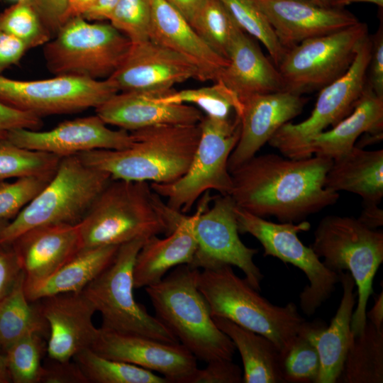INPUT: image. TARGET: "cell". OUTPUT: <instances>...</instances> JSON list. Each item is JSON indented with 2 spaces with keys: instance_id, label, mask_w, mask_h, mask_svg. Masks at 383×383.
Masks as SVG:
<instances>
[{
  "instance_id": "f35d334b",
  "label": "cell",
  "mask_w": 383,
  "mask_h": 383,
  "mask_svg": "<svg viewBox=\"0 0 383 383\" xmlns=\"http://www.w3.org/2000/svg\"><path fill=\"white\" fill-rule=\"evenodd\" d=\"M41 333H30L4 352L11 382L39 383L43 372L42 358L45 345Z\"/></svg>"
},
{
  "instance_id": "60d3db41",
  "label": "cell",
  "mask_w": 383,
  "mask_h": 383,
  "mask_svg": "<svg viewBox=\"0 0 383 383\" xmlns=\"http://www.w3.org/2000/svg\"><path fill=\"white\" fill-rule=\"evenodd\" d=\"M0 28L28 49L46 44L51 34L28 1H17L0 13Z\"/></svg>"
},
{
  "instance_id": "d6a6232c",
  "label": "cell",
  "mask_w": 383,
  "mask_h": 383,
  "mask_svg": "<svg viewBox=\"0 0 383 383\" xmlns=\"http://www.w3.org/2000/svg\"><path fill=\"white\" fill-rule=\"evenodd\" d=\"M24 274L0 304V348L4 353L16 340L30 333L43 334L48 329L39 305L33 306L26 297Z\"/></svg>"
},
{
  "instance_id": "7402d4cb",
  "label": "cell",
  "mask_w": 383,
  "mask_h": 383,
  "mask_svg": "<svg viewBox=\"0 0 383 383\" xmlns=\"http://www.w3.org/2000/svg\"><path fill=\"white\" fill-rule=\"evenodd\" d=\"M11 244L24 274L25 285L44 280L82 250L78 224L37 226Z\"/></svg>"
},
{
  "instance_id": "4dcf8cb0",
  "label": "cell",
  "mask_w": 383,
  "mask_h": 383,
  "mask_svg": "<svg viewBox=\"0 0 383 383\" xmlns=\"http://www.w3.org/2000/svg\"><path fill=\"white\" fill-rule=\"evenodd\" d=\"M213 318L240 353L243 383H284L280 368V351L272 341L226 318Z\"/></svg>"
},
{
  "instance_id": "b9f144b4",
  "label": "cell",
  "mask_w": 383,
  "mask_h": 383,
  "mask_svg": "<svg viewBox=\"0 0 383 383\" xmlns=\"http://www.w3.org/2000/svg\"><path fill=\"white\" fill-rule=\"evenodd\" d=\"M151 17L150 0H119L109 20L135 44L150 39Z\"/></svg>"
},
{
  "instance_id": "816d5d0a",
  "label": "cell",
  "mask_w": 383,
  "mask_h": 383,
  "mask_svg": "<svg viewBox=\"0 0 383 383\" xmlns=\"http://www.w3.org/2000/svg\"><path fill=\"white\" fill-rule=\"evenodd\" d=\"M179 11L190 25L194 27L208 0H165Z\"/></svg>"
},
{
  "instance_id": "484cf974",
  "label": "cell",
  "mask_w": 383,
  "mask_h": 383,
  "mask_svg": "<svg viewBox=\"0 0 383 383\" xmlns=\"http://www.w3.org/2000/svg\"><path fill=\"white\" fill-rule=\"evenodd\" d=\"M218 79L241 101L256 94L284 91L281 75L252 38L243 30L232 45L228 64Z\"/></svg>"
},
{
  "instance_id": "11a10c76",
  "label": "cell",
  "mask_w": 383,
  "mask_h": 383,
  "mask_svg": "<svg viewBox=\"0 0 383 383\" xmlns=\"http://www.w3.org/2000/svg\"><path fill=\"white\" fill-rule=\"evenodd\" d=\"M97 0H68L67 9L63 18V24L68 20L83 16L96 3Z\"/></svg>"
},
{
  "instance_id": "ba28073f",
  "label": "cell",
  "mask_w": 383,
  "mask_h": 383,
  "mask_svg": "<svg viewBox=\"0 0 383 383\" xmlns=\"http://www.w3.org/2000/svg\"><path fill=\"white\" fill-rule=\"evenodd\" d=\"M131 46L111 23H89L78 16L66 21L45 44L44 57L55 76L103 80L118 69Z\"/></svg>"
},
{
  "instance_id": "30bf717a",
  "label": "cell",
  "mask_w": 383,
  "mask_h": 383,
  "mask_svg": "<svg viewBox=\"0 0 383 383\" xmlns=\"http://www.w3.org/2000/svg\"><path fill=\"white\" fill-rule=\"evenodd\" d=\"M199 125V140L185 174L170 183L150 184L155 193L166 199L170 208L182 213L189 211L206 192L216 190L227 195L232 186L228 161L240 137V117L235 114L220 119L204 115Z\"/></svg>"
},
{
  "instance_id": "ab89813d",
  "label": "cell",
  "mask_w": 383,
  "mask_h": 383,
  "mask_svg": "<svg viewBox=\"0 0 383 383\" xmlns=\"http://www.w3.org/2000/svg\"><path fill=\"white\" fill-rule=\"evenodd\" d=\"M320 366L316 347L300 330L280 352V368L284 383H316Z\"/></svg>"
},
{
  "instance_id": "ac0fdd59",
  "label": "cell",
  "mask_w": 383,
  "mask_h": 383,
  "mask_svg": "<svg viewBox=\"0 0 383 383\" xmlns=\"http://www.w3.org/2000/svg\"><path fill=\"white\" fill-rule=\"evenodd\" d=\"M91 349L102 357L157 372L170 383H187L198 368L196 357L179 343H169L102 328Z\"/></svg>"
},
{
  "instance_id": "836d02e7",
  "label": "cell",
  "mask_w": 383,
  "mask_h": 383,
  "mask_svg": "<svg viewBox=\"0 0 383 383\" xmlns=\"http://www.w3.org/2000/svg\"><path fill=\"white\" fill-rule=\"evenodd\" d=\"M88 382L170 383L163 376L132 364L102 357L87 348L74 357Z\"/></svg>"
},
{
  "instance_id": "52a82bcc",
  "label": "cell",
  "mask_w": 383,
  "mask_h": 383,
  "mask_svg": "<svg viewBox=\"0 0 383 383\" xmlns=\"http://www.w3.org/2000/svg\"><path fill=\"white\" fill-rule=\"evenodd\" d=\"M311 248L319 258H324L326 267L337 273L347 270L353 277L357 302L351 330L353 336L359 335L367 322L373 280L383 262L382 231L370 229L354 217L328 215L318 224Z\"/></svg>"
},
{
  "instance_id": "277c9868",
  "label": "cell",
  "mask_w": 383,
  "mask_h": 383,
  "mask_svg": "<svg viewBox=\"0 0 383 383\" xmlns=\"http://www.w3.org/2000/svg\"><path fill=\"white\" fill-rule=\"evenodd\" d=\"M199 270L181 265L160 282L145 288L155 317L197 360H233L235 347L216 325L199 290Z\"/></svg>"
},
{
  "instance_id": "9a60e30c",
  "label": "cell",
  "mask_w": 383,
  "mask_h": 383,
  "mask_svg": "<svg viewBox=\"0 0 383 383\" xmlns=\"http://www.w3.org/2000/svg\"><path fill=\"white\" fill-rule=\"evenodd\" d=\"M117 92L116 86L108 79L59 75L23 81L0 74V103L40 118L96 109Z\"/></svg>"
},
{
  "instance_id": "cb8c5ba5",
  "label": "cell",
  "mask_w": 383,
  "mask_h": 383,
  "mask_svg": "<svg viewBox=\"0 0 383 383\" xmlns=\"http://www.w3.org/2000/svg\"><path fill=\"white\" fill-rule=\"evenodd\" d=\"M150 1V40L192 62L199 70L203 82L218 80L228 60L207 45L183 15L165 0Z\"/></svg>"
},
{
  "instance_id": "7bdbcfd3",
  "label": "cell",
  "mask_w": 383,
  "mask_h": 383,
  "mask_svg": "<svg viewBox=\"0 0 383 383\" xmlns=\"http://www.w3.org/2000/svg\"><path fill=\"white\" fill-rule=\"evenodd\" d=\"M55 173L18 178L12 183L0 182V218L13 219L48 184Z\"/></svg>"
},
{
  "instance_id": "603a6c76",
  "label": "cell",
  "mask_w": 383,
  "mask_h": 383,
  "mask_svg": "<svg viewBox=\"0 0 383 383\" xmlns=\"http://www.w3.org/2000/svg\"><path fill=\"white\" fill-rule=\"evenodd\" d=\"M166 95L118 91L97 106L96 114L107 125L129 132L158 125L199 123L204 116L199 109L189 104L164 103L157 99Z\"/></svg>"
},
{
  "instance_id": "d4e9b609",
  "label": "cell",
  "mask_w": 383,
  "mask_h": 383,
  "mask_svg": "<svg viewBox=\"0 0 383 383\" xmlns=\"http://www.w3.org/2000/svg\"><path fill=\"white\" fill-rule=\"evenodd\" d=\"M343 296L328 327L321 321L305 322L300 328L315 345L320 357V371L316 383H336L343 370L353 334L351 320L356 303L355 282L350 274L338 272Z\"/></svg>"
},
{
  "instance_id": "680465c9",
  "label": "cell",
  "mask_w": 383,
  "mask_h": 383,
  "mask_svg": "<svg viewBox=\"0 0 383 383\" xmlns=\"http://www.w3.org/2000/svg\"><path fill=\"white\" fill-rule=\"evenodd\" d=\"M11 382L4 353L0 348V383Z\"/></svg>"
},
{
  "instance_id": "c3c4849f",
  "label": "cell",
  "mask_w": 383,
  "mask_h": 383,
  "mask_svg": "<svg viewBox=\"0 0 383 383\" xmlns=\"http://www.w3.org/2000/svg\"><path fill=\"white\" fill-rule=\"evenodd\" d=\"M52 360V363L43 366L41 382L88 383L86 377L73 359L68 361Z\"/></svg>"
},
{
  "instance_id": "3957f363",
  "label": "cell",
  "mask_w": 383,
  "mask_h": 383,
  "mask_svg": "<svg viewBox=\"0 0 383 383\" xmlns=\"http://www.w3.org/2000/svg\"><path fill=\"white\" fill-rule=\"evenodd\" d=\"M82 250L170 234V208L148 182L111 179L78 224Z\"/></svg>"
},
{
  "instance_id": "4fadbf2b",
  "label": "cell",
  "mask_w": 383,
  "mask_h": 383,
  "mask_svg": "<svg viewBox=\"0 0 383 383\" xmlns=\"http://www.w3.org/2000/svg\"><path fill=\"white\" fill-rule=\"evenodd\" d=\"M368 35L367 25L358 22L287 50L277 66L284 91L301 95L331 84L347 72Z\"/></svg>"
},
{
  "instance_id": "9f6ffc18",
  "label": "cell",
  "mask_w": 383,
  "mask_h": 383,
  "mask_svg": "<svg viewBox=\"0 0 383 383\" xmlns=\"http://www.w3.org/2000/svg\"><path fill=\"white\" fill-rule=\"evenodd\" d=\"M367 320L377 328H383V292L377 296L374 304L369 312H366Z\"/></svg>"
},
{
  "instance_id": "f5cc1de1",
  "label": "cell",
  "mask_w": 383,
  "mask_h": 383,
  "mask_svg": "<svg viewBox=\"0 0 383 383\" xmlns=\"http://www.w3.org/2000/svg\"><path fill=\"white\" fill-rule=\"evenodd\" d=\"M119 0H97L94 5L84 15L87 21L109 20Z\"/></svg>"
},
{
  "instance_id": "bcb514c9",
  "label": "cell",
  "mask_w": 383,
  "mask_h": 383,
  "mask_svg": "<svg viewBox=\"0 0 383 383\" xmlns=\"http://www.w3.org/2000/svg\"><path fill=\"white\" fill-rule=\"evenodd\" d=\"M371 52L367 67V84L383 99V24L382 18L375 34L371 37Z\"/></svg>"
},
{
  "instance_id": "f6af8a7d",
  "label": "cell",
  "mask_w": 383,
  "mask_h": 383,
  "mask_svg": "<svg viewBox=\"0 0 383 383\" xmlns=\"http://www.w3.org/2000/svg\"><path fill=\"white\" fill-rule=\"evenodd\" d=\"M43 126L40 117L0 103V139H6L9 132L12 130L38 131Z\"/></svg>"
},
{
  "instance_id": "5bb4252c",
  "label": "cell",
  "mask_w": 383,
  "mask_h": 383,
  "mask_svg": "<svg viewBox=\"0 0 383 383\" xmlns=\"http://www.w3.org/2000/svg\"><path fill=\"white\" fill-rule=\"evenodd\" d=\"M207 203L208 200L204 198L192 216L196 249L189 265L198 270L226 265L235 266L244 272L248 282L260 292L263 274L253 261L258 250L249 248L241 241L234 201L227 194L216 198L208 209Z\"/></svg>"
},
{
  "instance_id": "f546056e",
  "label": "cell",
  "mask_w": 383,
  "mask_h": 383,
  "mask_svg": "<svg viewBox=\"0 0 383 383\" xmlns=\"http://www.w3.org/2000/svg\"><path fill=\"white\" fill-rule=\"evenodd\" d=\"M120 245L82 249L44 280L25 285L30 302L67 293H79L111 262Z\"/></svg>"
},
{
  "instance_id": "db71d44e",
  "label": "cell",
  "mask_w": 383,
  "mask_h": 383,
  "mask_svg": "<svg viewBox=\"0 0 383 383\" xmlns=\"http://www.w3.org/2000/svg\"><path fill=\"white\" fill-rule=\"evenodd\" d=\"M360 216L357 218L370 229H377L383 225V210L377 204H364Z\"/></svg>"
},
{
  "instance_id": "d6986e66",
  "label": "cell",
  "mask_w": 383,
  "mask_h": 383,
  "mask_svg": "<svg viewBox=\"0 0 383 383\" xmlns=\"http://www.w3.org/2000/svg\"><path fill=\"white\" fill-rule=\"evenodd\" d=\"M262 11L285 50L301 42L357 23L344 9L311 0H252Z\"/></svg>"
},
{
  "instance_id": "7a4b0ae2",
  "label": "cell",
  "mask_w": 383,
  "mask_h": 383,
  "mask_svg": "<svg viewBox=\"0 0 383 383\" xmlns=\"http://www.w3.org/2000/svg\"><path fill=\"white\" fill-rule=\"evenodd\" d=\"M133 142L122 150H95L77 155L112 179L167 184L187 171L201 129L196 124H165L130 132Z\"/></svg>"
},
{
  "instance_id": "ffe728a7",
  "label": "cell",
  "mask_w": 383,
  "mask_h": 383,
  "mask_svg": "<svg viewBox=\"0 0 383 383\" xmlns=\"http://www.w3.org/2000/svg\"><path fill=\"white\" fill-rule=\"evenodd\" d=\"M307 102L300 94L281 91L242 101L240 133L228 161L230 172L254 157L284 124L299 115Z\"/></svg>"
},
{
  "instance_id": "8fae6325",
  "label": "cell",
  "mask_w": 383,
  "mask_h": 383,
  "mask_svg": "<svg viewBox=\"0 0 383 383\" xmlns=\"http://www.w3.org/2000/svg\"><path fill=\"white\" fill-rule=\"evenodd\" d=\"M239 233L255 237L264 249V256L275 257L301 270L309 284L299 294V305L308 315L328 300L339 282L338 273L326 267L311 247H306L297 234L310 229L308 221L274 223L235 206Z\"/></svg>"
},
{
  "instance_id": "4316f807",
  "label": "cell",
  "mask_w": 383,
  "mask_h": 383,
  "mask_svg": "<svg viewBox=\"0 0 383 383\" xmlns=\"http://www.w3.org/2000/svg\"><path fill=\"white\" fill-rule=\"evenodd\" d=\"M196 249L192 216L184 214L167 237L160 238L152 235L145 239L133 265L134 288H145L154 284L171 268L190 265Z\"/></svg>"
},
{
  "instance_id": "7dc6e473",
  "label": "cell",
  "mask_w": 383,
  "mask_h": 383,
  "mask_svg": "<svg viewBox=\"0 0 383 383\" xmlns=\"http://www.w3.org/2000/svg\"><path fill=\"white\" fill-rule=\"evenodd\" d=\"M23 272L11 244H0V304Z\"/></svg>"
},
{
  "instance_id": "7c38bea8",
  "label": "cell",
  "mask_w": 383,
  "mask_h": 383,
  "mask_svg": "<svg viewBox=\"0 0 383 383\" xmlns=\"http://www.w3.org/2000/svg\"><path fill=\"white\" fill-rule=\"evenodd\" d=\"M368 35L359 45L355 57L347 72L320 90L311 115L304 121L284 124L269 140V144L288 158L311 157V140L334 126L354 109L365 89L371 52Z\"/></svg>"
},
{
  "instance_id": "1f68e13d",
  "label": "cell",
  "mask_w": 383,
  "mask_h": 383,
  "mask_svg": "<svg viewBox=\"0 0 383 383\" xmlns=\"http://www.w3.org/2000/svg\"><path fill=\"white\" fill-rule=\"evenodd\" d=\"M337 382H383V328L367 320L363 331L353 336Z\"/></svg>"
},
{
  "instance_id": "6f0895ef",
  "label": "cell",
  "mask_w": 383,
  "mask_h": 383,
  "mask_svg": "<svg viewBox=\"0 0 383 383\" xmlns=\"http://www.w3.org/2000/svg\"><path fill=\"white\" fill-rule=\"evenodd\" d=\"M357 3H371L377 5L381 9L383 8V0H332L328 5L333 7L344 8Z\"/></svg>"
},
{
  "instance_id": "9c48e42d",
  "label": "cell",
  "mask_w": 383,
  "mask_h": 383,
  "mask_svg": "<svg viewBox=\"0 0 383 383\" xmlns=\"http://www.w3.org/2000/svg\"><path fill=\"white\" fill-rule=\"evenodd\" d=\"M145 240L136 239L121 245L109 266L82 292L101 313V328L177 343V338L134 298L133 265Z\"/></svg>"
},
{
  "instance_id": "74e56055",
  "label": "cell",
  "mask_w": 383,
  "mask_h": 383,
  "mask_svg": "<svg viewBox=\"0 0 383 383\" xmlns=\"http://www.w3.org/2000/svg\"><path fill=\"white\" fill-rule=\"evenodd\" d=\"M220 1L228 10L239 28L264 45L271 60L277 67L286 50L262 11L252 0Z\"/></svg>"
},
{
  "instance_id": "91938a15",
  "label": "cell",
  "mask_w": 383,
  "mask_h": 383,
  "mask_svg": "<svg viewBox=\"0 0 383 383\" xmlns=\"http://www.w3.org/2000/svg\"><path fill=\"white\" fill-rule=\"evenodd\" d=\"M10 221L7 219H1L0 218V234L1 231L4 230V228L6 226V225L9 223Z\"/></svg>"
},
{
  "instance_id": "2e32d148",
  "label": "cell",
  "mask_w": 383,
  "mask_h": 383,
  "mask_svg": "<svg viewBox=\"0 0 383 383\" xmlns=\"http://www.w3.org/2000/svg\"><path fill=\"white\" fill-rule=\"evenodd\" d=\"M190 79L202 81L192 62L150 39L132 44L123 63L108 78L118 91L165 94L174 91V85Z\"/></svg>"
},
{
  "instance_id": "6da1fadb",
  "label": "cell",
  "mask_w": 383,
  "mask_h": 383,
  "mask_svg": "<svg viewBox=\"0 0 383 383\" xmlns=\"http://www.w3.org/2000/svg\"><path fill=\"white\" fill-rule=\"evenodd\" d=\"M332 161L316 155H255L231 172L228 195L238 207L254 215L298 223L338 201V192L324 188Z\"/></svg>"
},
{
  "instance_id": "e575fe53",
  "label": "cell",
  "mask_w": 383,
  "mask_h": 383,
  "mask_svg": "<svg viewBox=\"0 0 383 383\" xmlns=\"http://www.w3.org/2000/svg\"><path fill=\"white\" fill-rule=\"evenodd\" d=\"M211 86L173 91L157 99L164 103L194 105L204 115L220 119L240 116L243 104L237 95L218 79Z\"/></svg>"
},
{
  "instance_id": "681fc988",
  "label": "cell",
  "mask_w": 383,
  "mask_h": 383,
  "mask_svg": "<svg viewBox=\"0 0 383 383\" xmlns=\"http://www.w3.org/2000/svg\"><path fill=\"white\" fill-rule=\"evenodd\" d=\"M43 24L51 35L63 25L68 0H29Z\"/></svg>"
},
{
  "instance_id": "5b68a950",
  "label": "cell",
  "mask_w": 383,
  "mask_h": 383,
  "mask_svg": "<svg viewBox=\"0 0 383 383\" xmlns=\"http://www.w3.org/2000/svg\"><path fill=\"white\" fill-rule=\"evenodd\" d=\"M197 284L208 302L212 316L226 318L241 327L264 335L279 351L296 335L305 319L296 305L270 303L232 266L226 265L199 271Z\"/></svg>"
},
{
  "instance_id": "f1b7e54d",
  "label": "cell",
  "mask_w": 383,
  "mask_h": 383,
  "mask_svg": "<svg viewBox=\"0 0 383 383\" xmlns=\"http://www.w3.org/2000/svg\"><path fill=\"white\" fill-rule=\"evenodd\" d=\"M324 188L359 195L364 204H378L383 197V150L355 145L335 158L326 174Z\"/></svg>"
},
{
  "instance_id": "d590c367",
  "label": "cell",
  "mask_w": 383,
  "mask_h": 383,
  "mask_svg": "<svg viewBox=\"0 0 383 383\" xmlns=\"http://www.w3.org/2000/svg\"><path fill=\"white\" fill-rule=\"evenodd\" d=\"M60 159L53 154L28 150L0 139V182L54 174Z\"/></svg>"
},
{
  "instance_id": "8d00e7d4",
  "label": "cell",
  "mask_w": 383,
  "mask_h": 383,
  "mask_svg": "<svg viewBox=\"0 0 383 383\" xmlns=\"http://www.w3.org/2000/svg\"><path fill=\"white\" fill-rule=\"evenodd\" d=\"M194 29L207 45L227 60L236 35L242 30L220 0H208Z\"/></svg>"
},
{
  "instance_id": "94428289",
  "label": "cell",
  "mask_w": 383,
  "mask_h": 383,
  "mask_svg": "<svg viewBox=\"0 0 383 383\" xmlns=\"http://www.w3.org/2000/svg\"><path fill=\"white\" fill-rule=\"evenodd\" d=\"M318 3L328 4V3L332 0H311Z\"/></svg>"
},
{
  "instance_id": "44dd1931",
  "label": "cell",
  "mask_w": 383,
  "mask_h": 383,
  "mask_svg": "<svg viewBox=\"0 0 383 383\" xmlns=\"http://www.w3.org/2000/svg\"><path fill=\"white\" fill-rule=\"evenodd\" d=\"M39 301L49 329L46 350L50 359L71 360L82 350L91 348L99 328L92 321L96 310L82 292L57 294Z\"/></svg>"
},
{
  "instance_id": "8992f818",
  "label": "cell",
  "mask_w": 383,
  "mask_h": 383,
  "mask_svg": "<svg viewBox=\"0 0 383 383\" xmlns=\"http://www.w3.org/2000/svg\"><path fill=\"white\" fill-rule=\"evenodd\" d=\"M111 179L77 155L62 157L51 180L1 231L0 244L37 226L79 224Z\"/></svg>"
},
{
  "instance_id": "f907efd6",
  "label": "cell",
  "mask_w": 383,
  "mask_h": 383,
  "mask_svg": "<svg viewBox=\"0 0 383 383\" xmlns=\"http://www.w3.org/2000/svg\"><path fill=\"white\" fill-rule=\"evenodd\" d=\"M27 50L21 41L0 28V74L12 65H18Z\"/></svg>"
},
{
  "instance_id": "6125c7cd",
  "label": "cell",
  "mask_w": 383,
  "mask_h": 383,
  "mask_svg": "<svg viewBox=\"0 0 383 383\" xmlns=\"http://www.w3.org/2000/svg\"><path fill=\"white\" fill-rule=\"evenodd\" d=\"M16 1H29V0H15Z\"/></svg>"
},
{
  "instance_id": "ee69618b",
  "label": "cell",
  "mask_w": 383,
  "mask_h": 383,
  "mask_svg": "<svg viewBox=\"0 0 383 383\" xmlns=\"http://www.w3.org/2000/svg\"><path fill=\"white\" fill-rule=\"evenodd\" d=\"M243 373L233 360L218 359L207 362L204 369L197 368L187 383H240Z\"/></svg>"
},
{
  "instance_id": "e0dca14e",
  "label": "cell",
  "mask_w": 383,
  "mask_h": 383,
  "mask_svg": "<svg viewBox=\"0 0 383 383\" xmlns=\"http://www.w3.org/2000/svg\"><path fill=\"white\" fill-rule=\"evenodd\" d=\"M6 139L18 147L61 158L95 150H122L133 142L129 131L108 128L96 114L65 121L45 131L12 130Z\"/></svg>"
},
{
  "instance_id": "83f0119b",
  "label": "cell",
  "mask_w": 383,
  "mask_h": 383,
  "mask_svg": "<svg viewBox=\"0 0 383 383\" xmlns=\"http://www.w3.org/2000/svg\"><path fill=\"white\" fill-rule=\"evenodd\" d=\"M383 99L367 84L353 111L309 144V153L333 160L352 149L357 138L365 133L382 138Z\"/></svg>"
}]
</instances>
